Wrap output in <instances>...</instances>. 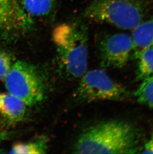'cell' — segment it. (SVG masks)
Listing matches in <instances>:
<instances>
[{
	"label": "cell",
	"instance_id": "1",
	"mask_svg": "<svg viewBox=\"0 0 153 154\" xmlns=\"http://www.w3.org/2000/svg\"><path fill=\"white\" fill-rule=\"evenodd\" d=\"M137 128L117 120L97 124L84 131L73 148L76 154H135L140 153Z\"/></svg>",
	"mask_w": 153,
	"mask_h": 154
},
{
	"label": "cell",
	"instance_id": "2",
	"mask_svg": "<svg viewBox=\"0 0 153 154\" xmlns=\"http://www.w3.org/2000/svg\"><path fill=\"white\" fill-rule=\"evenodd\" d=\"M62 69L71 79L81 77L87 71L88 35L85 26L79 21L64 23L52 32Z\"/></svg>",
	"mask_w": 153,
	"mask_h": 154
},
{
	"label": "cell",
	"instance_id": "3",
	"mask_svg": "<svg viewBox=\"0 0 153 154\" xmlns=\"http://www.w3.org/2000/svg\"><path fill=\"white\" fill-rule=\"evenodd\" d=\"M146 0H94L84 11L88 20L106 23L122 29H133L149 12Z\"/></svg>",
	"mask_w": 153,
	"mask_h": 154
},
{
	"label": "cell",
	"instance_id": "4",
	"mask_svg": "<svg viewBox=\"0 0 153 154\" xmlns=\"http://www.w3.org/2000/svg\"><path fill=\"white\" fill-rule=\"evenodd\" d=\"M8 93L19 98L28 106L41 102L45 95L44 80L36 67L23 60L13 63L4 79Z\"/></svg>",
	"mask_w": 153,
	"mask_h": 154
},
{
	"label": "cell",
	"instance_id": "5",
	"mask_svg": "<svg viewBox=\"0 0 153 154\" xmlns=\"http://www.w3.org/2000/svg\"><path fill=\"white\" fill-rule=\"evenodd\" d=\"M74 93L76 100L80 102L97 101L125 100L130 93L123 86L114 82L102 70L86 71Z\"/></svg>",
	"mask_w": 153,
	"mask_h": 154
},
{
	"label": "cell",
	"instance_id": "6",
	"mask_svg": "<svg viewBox=\"0 0 153 154\" xmlns=\"http://www.w3.org/2000/svg\"><path fill=\"white\" fill-rule=\"evenodd\" d=\"M34 20L17 0H0V39L15 42L32 31Z\"/></svg>",
	"mask_w": 153,
	"mask_h": 154
},
{
	"label": "cell",
	"instance_id": "7",
	"mask_svg": "<svg viewBox=\"0 0 153 154\" xmlns=\"http://www.w3.org/2000/svg\"><path fill=\"white\" fill-rule=\"evenodd\" d=\"M132 36L123 33L106 35L98 45L102 67L120 69L128 63L133 51Z\"/></svg>",
	"mask_w": 153,
	"mask_h": 154
},
{
	"label": "cell",
	"instance_id": "8",
	"mask_svg": "<svg viewBox=\"0 0 153 154\" xmlns=\"http://www.w3.org/2000/svg\"><path fill=\"white\" fill-rule=\"evenodd\" d=\"M26 103L10 93L2 94L0 107V119L3 127L10 128L25 119L26 113Z\"/></svg>",
	"mask_w": 153,
	"mask_h": 154
},
{
	"label": "cell",
	"instance_id": "9",
	"mask_svg": "<svg viewBox=\"0 0 153 154\" xmlns=\"http://www.w3.org/2000/svg\"><path fill=\"white\" fill-rule=\"evenodd\" d=\"M131 36L133 42L131 57L136 59L143 50L153 48V16L139 23L133 29Z\"/></svg>",
	"mask_w": 153,
	"mask_h": 154
},
{
	"label": "cell",
	"instance_id": "10",
	"mask_svg": "<svg viewBox=\"0 0 153 154\" xmlns=\"http://www.w3.org/2000/svg\"><path fill=\"white\" fill-rule=\"evenodd\" d=\"M17 1L24 12L32 19H44L50 16L56 8L57 0Z\"/></svg>",
	"mask_w": 153,
	"mask_h": 154
},
{
	"label": "cell",
	"instance_id": "11",
	"mask_svg": "<svg viewBox=\"0 0 153 154\" xmlns=\"http://www.w3.org/2000/svg\"><path fill=\"white\" fill-rule=\"evenodd\" d=\"M48 141L46 138H40L29 142L18 143L10 149V154H42L47 153Z\"/></svg>",
	"mask_w": 153,
	"mask_h": 154
},
{
	"label": "cell",
	"instance_id": "12",
	"mask_svg": "<svg viewBox=\"0 0 153 154\" xmlns=\"http://www.w3.org/2000/svg\"><path fill=\"white\" fill-rule=\"evenodd\" d=\"M136 60H138L136 81H142L153 75V48L143 50L139 54Z\"/></svg>",
	"mask_w": 153,
	"mask_h": 154
},
{
	"label": "cell",
	"instance_id": "13",
	"mask_svg": "<svg viewBox=\"0 0 153 154\" xmlns=\"http://www.w3.org/2000/svg\"><path fill=\"white\" fill-rule=\"evenodd\" d=\"M134 95L139 103L153 109V75L142 80Z\"/></svg>",
	"mask_w": 153,
	"mask_h": 154
},
{
	"label": "cell",
	"instance_id": "14",
	"mask_svg": "<svg viewBox=\"0 0 153 154\" xmlns=\"http://www.w3.org/2000/svg\"><path fill=\"white\" fill-rule=\"evenodd\" d=\"M13 63L12 54L4 50H0V80H4Z\"/></svg>",
	"mask_w": 153,
	"mask_h": 154
},
{
	"label": "cell",
	"instance_id": "15",
	"mask_svg": "<svg viewBox=\"0 0 153 154\" xmlns=\"http://www.w3.org/2000/svg\"><path fill=\"white\" fill-rule=\"evenodd\" d=\"M140 151H142L140 152L141 153L153 154V133L147 142L145 144L144 146Z\"/></svg>",
	"mask_w": 153,
	"mask_h": 154
},
{
	"label": "cell",
	"instance_id": "16",
	"mask_svg": "<svg viewBox=\"0 0 153 154\" xmlns=\"http://www.w3.org/2000/svg\"><path fill=\"white\" fill-rule=\"evenodd\" d=\"M13 135V133L12 132L0 130V143L9 139Z\"/></svg>",
	"mask_w": 153,
	"mask_h": 154
},
{
	"label": "cell",
	"instance_id": "17",
	"mask_svg": "<svg viewBox=\"0 0 153 154\" xmlns=\"http://www.w3.org/2000/svg\"><path fill=\"white\" fill-rule=\"evenodd\" d=\"M2 100V94L0 93V107L1 105Z\"/></svg>",
	"mask_w": 153,
	"mask_h": 154
}]
</instances>
